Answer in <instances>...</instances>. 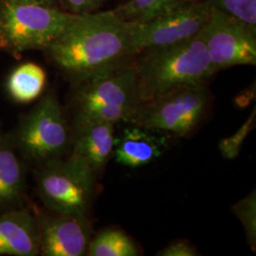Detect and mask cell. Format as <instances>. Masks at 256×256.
Instances as JSON below:
<instances>
[{
  "label": "cell",
  "instance_id": "1",
  "mask_svg": "<svg viewBox=\"0 0 256 256\" xmlns=\"http://www.w3.org/2000/svg\"><path fill=\"white\" fill-rule=\"evenodd\" d=\"M45 50L74 84L129 64L137 55L129 21L113 10L80 16Z\"/></svg>",
  "mask_w": 256,
  "mask_h": 256
},
{
  "label": "cell",
  "instance_id": "2",
  "mask_svg": "<svg viewBox=\"0 0 256 256\" xmlns=\"http://www.w3.org/2000/svg\"><path fill=\"white\" fill-rule=\"evenodd\" d=\"M134 66L142 102L182 86L207 84L216 74L200 34L140 52Z\"/></svg>",
  "mask_w": 256,
  "mask_h": 256
},
{
  "label": "cell",
  "instance_id": "3",
  "mask_svg": "<svg viewBox=\"0 0 256 256\" xmlns=\"http://www.w3.org/2000/svg\"><path fill=\"white\" fill-rule=\"evenodd\" d=\"M79 16L54 6L0 0V50L14 56L45 50Z\"/></svg>",
  "mask_w": 256,
  "mask_h": 256
},
{
  "label": "cell",
  "instance_id": "4",
  "mask_svg": "<svg viewBox=\"0 0 256 256\" xmlns=\"http://www.w3.org/2000/svg\"><path fill=\"white\" fill-rule=\"evenodd\" d=\"M96 173L70 155L39 165L36 172L37 192L52 212L88 218Z\"/></svg>",
  "mask_w": 256,
  "mask_h": 256
},
{
  "label": "cell",
  "instance_id": "5",
  "mask_svg": "<svg viewBox=\"0 0 256 256\" xmlns=\"http://www.w3.org/2000/svg\"><path fill=\"white\" fill-rule=\"evenodd\" d=\"M21 155L38 165L61 158L72 144V134L54 92L46 94L9 135Z\"/></svg>",
  "mask_w": 256,
  "mask_h": 256
},
{
  "label": "cell",
  "instance_id": "6",
  "mask_svg": "<svg viewBox=\"0 0 256 256\" xmlns=\"http://www.w3.org/2000/svg\"><path fill=\"white\" fill-rule=\"evenodd\" d=\"M209 100L207 84L182 86L142 102L131 124L184 137L200 124Z\"/></svg>",
  "mask_w": 256,
  "mask_h": 256
},
{
  "label": "cell",
  "instance_id": "7",
  "mask_svg": "<svg viewBox=\"0 0 256 256\" xmlns=\"http://www.w3.org/2000/svg\"><path fill=\"white\" fill-rule=\"evenodd\" d=\"M198 34L216 72L236 66H256V28L210 7Z\"/></svg>",
  "mask_w": 256,
  "mask_h": 256
},
{
  "label": "cell",
  "instance_id": "8",
  "mask_svg": "<svg viewBox=\"0 0 256 256\" xmlns=\"http://www.w3.org/2000/svg\"><path fill=\"white\" fill-rule=\"evenodd\" d=\"M207 0H196L168 10L146 22H130L133 46L140 52L196 36L210 16Z\"/></svg>",
  "mask_w": 256,
  "mask_h": 256
},
{
  "label": "cell",
  "instance_id": "9",
  "mask_svg": "<svg viewBox=\"0 0 256 256\" xmlns=\"http://www.w3.org/2000/svg\"><path fill=\"white\" fill-rule=\"evenodd\" d=\"M74 118L98 108H128L137 112L140 101L134 61L108 74L75 84Z\"/></svg>",
  "mask_w": 256,
  "mask_h": 256
},
{
  "label": "cell",
  "instance_id": "10",
  "mask_svg": "<svg viewBox=\"0 0 256 256\" xmlns=\"http://www.w3.org/2000/svg\"><path fill=\"white\" fill-rule=\"evenodd\" d=\"M36 218L40 232V254L86 256L92 236V225L88 218L52 212V214H40Z\"/></svg>",
  "mask_w": 256,
  "mask_h": 256
},
{
  "label": "cell",
  "instance_id": "11",
  "mask_svg": "<svg viewBox=\"0 0 256 256\" xmlns=\"http://www.w3.org/2000/svg\"><path fill=\"white\" fill-rule=\"evenodd\" d=\"M115 140L113 124L99 120L74 122L72 156L81 160L97 174L113 155Z\"/></svg>",
  "mask_w": 256,
  "mask_h": 256
},
{
  "label": "cell",
  "instance_id": "12",
  "mask_svg": "<svg viewBox=\"0 0 256 256\" xmlns=\"http://www.w3.org/2000/svg\"><path fill=\"white\" fill-rule=\"evenodd\" d=\"M40 254L36 216L27 208H14L0 216V256Z\"/></svg>",
  "mask_w": 256,
  "mask_h": 256
},
{
  "label": "cell",
  "instance_id": "13",
  "mask_svg": "<svg viewBox=\"0 0 256 256\" xmlns=\"http://www.w3.org/2000/svg\"><path fill=\"white\" fill-rule=\"evenodd\" d=\"M155 130L134 124L116 138L113 156L120 164L138 168L149 164L162 155L166 138L156 135Z\"/></svg>",
  "mask_w": 256,
  "mask_h": 256
},
{
  "label": "cell",
  "instance_id": "14",
  "mask_svg": "<svg viewBox=\"0 0 256 256\" xmlns=\"http://www.w3.org/2000/svg\"><path fill=\"white\" fill-rule=\"evenodd\" d=\"M26 168L9 135L0 132V210L18 208L26 192Z\"/></svg>",
  "mask_w": 256,
  "mask_h": 256
},
{
  "label": "cell",
  "instance_id": "15",
  "mask_svg": "<svg viewBox=\"0 0 256 256\" xmlns=\"http://www.w3.org/2000/svg\"><path fill=\"white\" fill-rule=\"evenodd\" d=\"M46 80V72L40 66L26 63L20 64L10 74L7 90L14 101L26 104L41 95Z\"/></svg>",
  "mask_w": 256,
  "mask_h": 256
},
{
  "label": "cell",
  "instance_id": "16",
  "mask_svg": "<svg viewBox=\"0 0 256 256\" xmlns=\"http://www.w3.org/2000/svg\"><path fill=\"white\" fill-rule=\"evenodd\" d=\"M140 250L133 240L119 229H106L90 239L86 256H138Z\"/></svg>",
  "mask_w": 256,
  "mask_h": 256
},
{
  "label": "cell",
  "instance_id": "17",
  "mask_svg": "<svg viewBox=\"0 0 256 256\" xmlns=\"http://www.w3.org/2000/svg\"><path fill=\"white\" fill-rule=\"evenodd\" d=\"M196 0H128L113 9L120 18L130 22H146L168 10Z\"/></svg>",
  "mask_w": 256,
  "mask_h": 256
},
{
  "label": "cell",
  "instance_id": "18",
  "mask_svg": "<svg viewBox=\"0 0 256 256\" xmlns=\"http://www.w3.org/2000/svg\"><path fill=\"white\" fill-rule=\"evenodd\" d=\"M218 10L250 27L256 28V0H207Z\"/></svg>",
  "mask_w": 256,
  "mask_h": 256
},
{
  "label": "cell",
  "instance_id": "19",
  "mask_svg": "<svg viewBox=\"0 0 256 256\" xmlns=\"http://www.w3.org/2000/svg\"><path fill=\"white\" fill-rule=\"evenodd\" d=\"M232 210L242 223L250 248L256 250V192L252 191L232 206Z\"/></svg>",
  "mask_w": 256,
  "mask_h": 256
},
{
  "label": "cell",
  "instance_id": "20",
  "mask_svg": "<svg viewBox=\"0 0 256 256\" xmlns=\"http://www.w3.org/2000/svg\"><path fill=\"white\" fill-rule=\"evenodd\" d=\"M256 111L254 110L250 117L238 128L234 134L220 140L218 149L222 156L227 160H234L239 155L245 140L252 129L256 128Z\"/></svg>",
  "mask_w": 256,
  "mask_h": 256
},
{
  "label": "cell",
  "instance_id": "21",
  "mask_svg": "<svg viewBox=\"0 0 256 256\" xmlns=\"http://www.w3.org/2000/svg\"><path fill=\"white\" fill-rule=\"evenodd\" d=\"M62 9L74 14L82 16L99 10L106 0H59Z\"/></svg>",
  "mask_w": 256,
  "mask_h": 256
},
{
  "label": "cell",
  "instance_id": "22",
  "mask_svg": "<svg viewBox=\"0 0 256 256\" xmlns=\"http://www.w3.org/2000/svg\"><path fill=\"white\" fill-rule=\"evenodd\" d=\"M160 256H198V254L192 245L186 241H176L158 252Z\"/></svg>",
  "mask_w": 256,
  "mask_h": 256
},
{
  "label": "cell",
  "instance_id": "23",
  "mask_svg": "<svg viewBox=\"0 0 256 256\" xmlns=\"http://www.w3.org/2000/svg\"><path fill=\"white\" fill-rule=\"evenodd\" d=\"M22 3H28V4H39V5H45V6H54L56 7L55 3L59 0H14Z\"/></svg>",
  "mask_w": 256,
  "mask_h": 256
}]
</instances>
